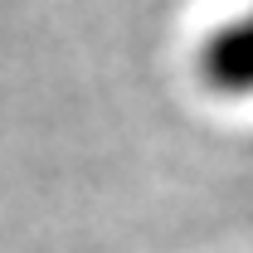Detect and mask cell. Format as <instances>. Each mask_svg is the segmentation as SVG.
Returning <instances> with one entry per match:
<instances>
[{"label": "cell", "instance_id": "1", "mask_svg": "<svg viewBox=\"0 0 253 253\" xmlns=\"http://www.w3.org/2000/svg\"><path fill=\"white\" fill-rule=\"evenodd\" d=\"M195 73L219 97H253V5L205 34L195 54Z\"/></svg>", "mask_w": 253, "mask_h": 253}]
</instances>
